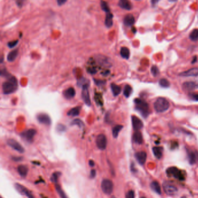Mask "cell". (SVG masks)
Masks as SVG:
<instances>
[{"label":"cell","mask_w":198,"mask_h":198,"mask_svg":"<svg viewBox=\"0 0 198 198\" xmlns=\"http://www.w3.org/2000/svg\"><path fill=\"white\" fill-rule=\"evenodd\" d=\"M2 91L4 94H10L14 92L18 88V81L13 76H11L2 83Z\"/></svg>","instance_id":"1"},{"label":"cell","mask_w":198,"mask_h":198,"mask_svg":"<svg viewBox=\"0 0 198 198\" xmlns=\"http://www.w3.org/2000/svg\"><path fill=\"white\" fill-rule=\"evenodd\" d=\"M18 172L19 174L23 178L27 176L28 173V167L25 165H19L18 167Z\"/></svg>","instance_id":"22"},{"label":"cell","mask_w":198,"mask_h":198,"mask_svg":"<svg viewBox=\"0 0 198 198\" xmlns=\"http://www.w3.org/2000/svg\"><path fill=\"white\" fill-rule=\"evenodd\" d=\"M55 189H56V191H57L58 194L60 196L61 198H68L65 192L64 191V190L62 189V188L61 187L60 185H59L58 184H56L55 185Z\"/></svg>","instance_id":"32"},{"label":"cell","mask_w":198,"mask_h":198,"mask_svg":"<svg viewBox=\"0 0 198 198\" xmlns=\"http://www.w3.org/2000/svg\"><path fill=\"white\" fill-rule=\"evenodd\" d=\"M110 87H111V89H112L113 95L115 97H117L120 94L121 91V88L120 86H117V85H116L114 83H112V84H111Z\"/></svg>","instance_id":"25"},{"label":"cell","mask_w":198,"mask_h":198,"mask_svg":"<svg viewBox=\"0 0 198 198\" xmlns=\"http://www.w3.org/2000/svg\"><path fill=\"white\" fill-rule=\"evenodd\" d=\"M197 61H198V58H197V56H195L193 58V59H192L191 63H192V64H195V63L197 62Z\"/></svg>","instance_id":"46"},{"label":"cell","mask_w":198,"mask_h":198,"mask_svg":"<svg viewBox=\"0 0 198 198\" xmlns=\"http://www.w3.org/2000/svg\"><path fill=\"white\" fill-rule=\"evenodd\" d=\"M182 88L187 91H192L198 89V81H186L183 83Z\"/></svg>","instance_id":"15"},{"label":"cell","mask_w":198,"mask_h":198,"mask_svg":"<svg viewBox=\"0 0 198 198\" xmlns=\"http://www.w3.org/2000/svg\"><path fill=\"white\" fill-rule=\"evenodd\" d=\"M132 127L134 130L135 132L140 131L142 129L143 127V123L140 119H139L136 116L133 115L132 116Z\"/></svg>","instance_id":"14"},{"label":"cell","mask_w":198,"mask_h":198,"mask_svg":"<svg viewBox=\"0 0 198 198\" xmlns=\"http://www.w3.org/2000/svg\"><path fill=\"white\" fill-rule=\"evenodd\" d=\"M65 129H66V127L63 124H58L57 126V130L59 132H65Z\"/></svg>","instance_id":"42"},{"label":"cell","mask_w":198,"mask_h":198,"mask_svg":"<svg viewBox=\"0 0 198 198\" xmlns=\"http://www.w3.org/2000/svg\"><path fill=\"white\" fill-rule=\"evenodd\" d=\"M18 55V50L17 49L12 51L7 55V58L8 61H9V62L14 61L16 59V58H17Z\"/></svg>","instance_id":"27"},{"label":"cell","mask_w":198,"mask_h":198,"mask_svg":"<svg viewBox=\"0 0 198 198\" xmlns=\"http://www.w3.org/2000/svg\"><path fill=\"white\" fill-rule=\"evenodd\" d=\"M153 153L154 154V156L158 159H160L163 155V148L161 146H154L152 149Z\"/></svg>","instance_id":"23"},{"label":"cell","mask_w":198,"mask_h":198,"mask_svg":"<svg viewBox=\"0 0 198 198\" xmlns=\"http://www.w3.org/2000/svg\"><path fill=\"white\" fill-rule=\"evenodd\" d=\"M132 140L135 143L141 144L143 142V137L141 132L137 131L134 133L132 136Z\"/></svg>","instance_id":"20"},{"label":"cell","mask_w":198,"mask_h":198,"mask_svg":"<svg viewBox=\"0 0 198 198\" xmlns=\"http://www.w3.org/2000/svg\"><path fill=\"white\" fill-rule=\"evenodd\" d=\"M151 188L154 191V192L157 193L159 195L161 194V188L157 181H153L151 184Z\"/></svg>","instance_id":"26"},{"label":"cell","mask_w":198,"mask_h":198,"mask_svg":"<svg viewBox=\"0 0 198 198\" xmlns=\"http://www.w3.org/2000/svg\"><path fill=\"white\" fill-rule=\"evenodd\" d=\"M123 23L126 26H132L135 23V18L132 14H127L124 18Z\"/></svg>","instance_id":"18"},{"label":"cell","mask_w":198,"mask_h":198,"mask_svg":"<svg viewBox=\"0 0 198 198\" xmlns=\"http://www.w3.org/2000/svg\"><path fill=\"white\" fill-rule=\"evenodd\" d=\"M113 15L112 13H110V12L106 13L105 21V26L107 27L110 28L112 26V25H113Z\"/></svg>","instance_id":"24"},{"label":"cell","mask_w":198,"mask_h":198,"mask_svg":"<svg viewBox=\"0 0 198 198\" xmlns=\"http://www.w3.org/2000/svg\"><path fill=\"white\" fill-rule=\"evenodd\" d=\"M96 144L100 150H105L107 146V139L104 134H99L96 139Z\"/></svg>","instance_id":"10"},{"label":"cell","mask_w":198,"mask_h":198,"mask_svg":"<svg viewBox=\"0 0 198 198\" xmlns=\"http://www.w3.org/2000/svg\"><path fill=\"white\" fill-rule=\"evenodd\" d=\"M135 159H137V160L138 162V163L141 165H143L146 162L147 154H146V153L144 151H140V152H137L135 154Z\"/></svg>","instance_id":"17"},{"label":"cell","mask_w":198,"mask_h":198,"mask_svg":"<svg viewBox=\"0 0 198 198\" xmlns=\"http://www.w3.org/2000/svg\"><path fill=\"white\" fill-rule=\"evenodd\" d=\"M134 101L135 105V109L138 110L144 118H146L150 113L149 104L141 98H135Z\"/></svg>","instance_id":"2"},{"label":"cell","mask_w":198,"mask_h":198,"mask_svg":"<svg viewBox=\"0 0 198 198\" xmlns=\"http://www.w3.org/2000/svg\"><path fill=\"white\" fill-rule=\"evenodd\" d=\"M61 176V172L56 171L55 173H54L52 174V176L51 177V181L53 183H55V184H56L57 182H58V178H59V177Z\"/></svg>","instance_id":"34"},{"label":"cell","mask_w":198,"mask_h":198,"mask_svg":"<svg viewBox=\"0 0 198 198\" xmlns=\"http://www.w3.org/2000/svg\"><path fill=\"white\" fill-rule=\"evenodd\" d=\"M132 92V88L130 85L127 84L125 86L124 90H123V94L126 98H129Z\"/></svg>","instance_id":"31"},{"label":"cell","mask_w":198,"mask_h":198,"mask_svg":"<svg viewBox=\"0 0 198 198\" xmlns=\"http://www.w3.org/2000/svg\"><path fill=\"white\" fill-rule=\"evenodd\" d=\"M123 128V126L122 125H117L113 127L112 130V135L115 138H117L119 132L121 131Z\"/></svg>","instance_id":"30"},{"label":"cell","mask_w":198,"mask_h":198,"mask_svg":"<svg viewBox=\"0 0 198 198\" xmlns=\"http://www.w3.org/2000/svg\"><path fill=\"white\" fill-rule=\"evenodd\" d=\"M120 55L122 58L128 59L130 58V52L129 49L126 47H122L120 50Z\"/></svg>","instance_id":"29"},{"label":"cell","mask_w":198,"mask_h":198,"mask_svg":"<svg viewBox=\"0 0 198 198\" xmlns=\"http://www.w3.org/2000/svg\"><path fill=\"white\" fill-rule=\"evenodd\" d=\"M100 7L101 8L103 11L105 12L106 13H108V12H110V8L109 7V5L108 4V3L105 1H101L100 2Z\"/></svg>","instance_id":"36"},{"label":"cell","mask_w":198,"mask_h":198,"mask_svg":"<svg viewBox=\"0 0 198 198\" xmlns=\"http://www.w3.org/2000/svg\"><path fill=\"white\" fill-rule=\"evenodd\" d=\"M189 97L191 99L194 101H198V93L190 92L189 94Z\"/></svg>","instance_id":"39"},{"label":"cell","mask_w":198,"mask_h":198,"mask_svg":"<svg viewBox=\"0 0 198 198\" xmlns=\"http://www.w3.org/2000/svg\"><path fill=\"white\" fill-rule=\"evenodd\" d=\"M81 97H82V99L84 100L86 105L89 106L91 105V99H90V97H89L87 84L83 86Z\"/></svg>","instance_id":"13"},{"label":"cell","mask_w":198,"mask_h":198,"mask_svg":"<svg viewBox=\"0 0 198 198\" xmlns=\"http://www.w3.org/2000/svg\"><path fill=\"white\" fill-rule=\"evenodd\" d=\"M189 38L193 41H197L198 40V29H195L193 30L189 34Z\"/></svg>","instance_id":"33"},{"label":"cell","mask_w":198,"mask_h":198,"mask_svg":"<svg viewBox=\"0 0 198 198\" xmlns=\"http://www.w3.org/2000/svg\"><path fill=\"white\" fill-rule=\"evenodd\" d=\"M166 173L168 177H173L180 181H184L186 178L185 171L178 169L176 167H170L166 170Z\"/></svg>","instance_id":"3"},{"label":"cell","mask_w":198,"mask_h":198,"mask_svg":"<svg viewBox=\"0 0 198 198\" xmlns=\"http://www.w3.org/2000/svg\"><path fill=\"white\" fill-rule=\"evenodd\" d=\"M71 125H77L79 127L81 128L84 126V124L80 119H76L72 121V122L71 123Z\"/></svg>","instance_id":"37"},{"label":"cell","mask_w":198,"mask_h":198,"mask_svg":"<svg viewBox=\"0 0 198 198\" xmlns=\"http://www.w3.org/2000/svg\"><path fill=\"white\" fill-rule=\"evenodd\" d=\"M126 198H135V193L132 190L128 191L126 195Z\"/></svg>","instance_id":"40"},{"label":"cell","mask_w":198,"mask_h":198,"mask_svg":"<svg viewBox=\"0 0 198 198\" xmlns=\"http://www.w3.org/2000/svg\"><path fill=\"white\" fill-rule=\"evenodd\" d=\"M76 95V91L72 87L67 88L64 92V95L66 99H72L75 97Z\"/></svg>","instance_id":"21"},{"label":"cell","mask_w":198,"mask_h":198,"mask_svg":"<svg viewBox=\"0 0 198 198\" xmlns=\"http://www.w3.org/2000/svg\"><path fill=\"white\" fill-rule=\"evenodd\" d=\"M188 159L190 165H194L198 161V152L197 150L192 149H188L187 150Z\"/></svg>","instance_id":"9"},{"label":"cell","mask_w":198,"mask_h":198,"mask_svg":"<svg viewBox=\"0 0 198 198\" xmlns=\"http://www.w3.org/2000/svg\"><path fill=\"white\" fill-rule=\"evenodd\" d=\"M7 144L13 149L16 151L17 152L22 154L24 152V149L22 145L19 143L17 141L13 139H10L7 141Z\"/></svg>","instance_id":"11"},{"label":"cell","mask_w":198,"mask_h":198,"mask_svg":"<svg viewBox=\"0 0 198 198\" xmlns=\"http://www.w3.org/2000/svg\"><path fill=\"white\" fill-rule=\"evenodd\" d=\"M23 158L22 157H12V160L13 161L15 162H19V161H22Z\"/></svg>","instance_id":"44"},{"label":"cell","mask_w":198,"mask_h":198,"mask_svg":"<svg viewBox=\"0 0 198 198\" xmlns=\"http://www.w3.org/2000/svg\"><path fill=\"white\" fill-rule=\"evenodd\" d=\"M158 2H159L158 1H151V3H152V4L153 5H154L155 4L157 3Z\"/></svg>","instance_id":"48"},{"label":"cell","mask_w":198,"mask_h":198,"mask_svg":"<svg viewBox=\"0 0 198 198\" xmlns=\"http://www.w3.org/2000/svg\"><path fill=\"white\" fill-rule=\"evenodd\" d=\"M14 186H15L16 190L20 194H21L22 195L26 196L27 198H35V197H34V195L32 194V192L25 187H24L23 185H22L19 183H16V184H15Z\"/></svg>","instance_id":"7"},{"label":"cell","mask_w":198,"mask_h":198,"mask_svg":"<svg viewBox=\"0 0 198 198\" xmlns=\"http://www.w3.org/2000/svg\"><path fill=\"white\" fill-rule=\"evenodd\" d=\"M88 164H89V165H90L91 167H94V166L95 165V163H94V162L93 160H89V162H88Z\"/></svg>","instance_id":"47"},{"label":"cell","mask_w":198,"mask_h":198,"mask_svg":"<svg viewBox=\"0 0 198 198\" xmlns=\"http://www.w3.org/2000/svg\"><path fill=\"white\" fill-rule=\"evenodd\" d=\"M37 132L35 130L30 129L27 130L21 134V136L25 141L28 143H32L34 136L35 135Z\"/></svg>","instance_id":"8"},{"label":"cell","mask_w":198,"mask_h":198,"mask_svg":"<svg viewBox=\"0 0 198 198\" xmlns=\"http://www.w3.org/2000/svg\"><path fill=\"white\" fill-rule=\"evenodd\" d=\"M163 188L165 194L169 196H174L178 192L177 188L171 182L167 181L163 182Z\"/></svg>","instance_id":"6"},{"label":"cell","mask_w":198,"mask_h":198,"mask_svg":"<svg viewBox=\"0 0 198 198\" xmlns=\"http://www.w3.org/2000/svg\"><path fill=\"white\" fill-rule=\"evenodd\" d=\"M159 85L163 88H168L170 87V82L166 78H162L159 81Z\"/></svg>","instance_id":"35"},{"label":"cell","mask_w":198,"mask_h":198,"mask_svg":"<svg viewBox=\"0 0 198 198\" xmlns=\"http://www.w3.org/2000/svg\"><path fill=\"white\" fill-rule=\"evenodd\" d=\"M101 189L106 195H110L113 190V184L109 179H104L101 182Z\"/></svg>","instance_id":"5"},{"label":"cell","mask_w":198,"mask_h":198,"mask_svg":"<svg viewBox=\"0 0 198 198\" xmlns=\"http://www.w3.org/2000/svg\"><path fill=\"white\" fill-rule=\"evenodd\" d=\"M96 174H97V171L95 170L94 169H92L91 170V172H90V175H89V177L91 178H94L95 176H96Z\"/></svg>","instance_id":"43"},{"label":"cell","mask_w":198,"mask_h":198,"mask_svg":"<svg viewBox=\"0 0 198 198\" xmlns=\"http://www.w3.org/2000/svg\"><path fill=\"white\" fill-rule=\"evenodd\" d=\"M37 119L40 123L46 126H50L51 124L50 117L46 113H41L38 114L37 115Z\"/></svg>","instance_id":"12"},{"label":"cell","mask_w":198,"mask_h":198,"mask_svg":"<svg viewBox=\"0 0 198 198\" xmlns=\"http://www.w3.org/2000/svg\"><path fill=\"white\" fill-rule=\"evenodd\" d=\"M66 2V1H64V0H59V1H57V3H58V5H62Z\"/></svg>","instance_id":"45"},{"label":"cell","mask_w":198,"mask_h":198,"mask_svg":"<svg viewBox=\"0 0 198 198\" xmlns=\"http://www.w3.org/2000/svg\"><path fill=\"white\" fill-rule=\"evenodd\" d=\"M80 110H81V107L80 106H77L76 108H73L72 109H71L70 110H69L67 115L68 116H78L80 112Z\"/></svg>","instance_id":"28"},{"label":"cell","mask_w":198,"mask_h":198,"mask_svg":"<svg viewBox=\"0 0 198 198\" xmlns=\"http://www.w3.org/2000/svg\"><path fill=\"white\" fill-rule=\"evenodd\" d=\"M145 198V197H142V198Z\"/></svg>","instance_id":"50"},{"label":"cell","mask_w":198,"mask_h":198,"mask_svg":"<svg viewBox=\"0 0 198 198\" xmlns=\"http://www.w3.org/2000/svg\"><path fill=\"white\" fill-rule=\"evenodd\" d=\"M170 107L169 102L163 97H159L154 103V108L158 113H163L168 110Z\"/></svg>","instance_id":"4"},{"label":"cell","mask_w":198,"mask_h":198,"mask_svg":"<svg viewBox=\"0 0 198 198\" xmlns=\"http://www.w3.org/2000/svg\"><path fill=\"white\" fill-rule=\"evenodd\" d=\"M180 76H185V77H191V76H198V68L197 67H193L185 72H183L180 73L179 75Z\"/></svg>","instance_id":"16"},{"label":"cell","mask_w":198,"mask_h":198,"mask_svg":"<svg viewBox=\"0 0 198 198\" xmlns=\"http://www.w3.org/2000/svg\"><path fill=\"white\" fill-rule=\"evenodd\" d=\"M116 198V197H114V196H113V197H112V198Z\"/></svg>","instance_id":"49"},{"label":"cell","mask_w":198,"mask_h":198,"mask_svg":"<svg viewBox=\"0 0 198 198\" xmlns=\"http://www.w3.org/2000/svg\"><path fill=\"white\" fill-rule=\"evenodd\" d=\"M118 5L122 9L128 11L131 10L132 8V4L131 2L127 0H120L118 3Z\"/></svg>","instance_id":"19"},{"label":"cell","mask_w":198,"mask_h":198,"mask_svg":"<svg viewBox=\"0 0 198 198\" xmlns=\"http://www.w3.org/2000/svg\"><path fill=\"white\" fill-rule=\"evenodd\" d=\"M18 40H15V41H10L8 43V47L10 48H12L14 47H15L18 43Z\"/></svg>","instance_id":"41"},{"label":"cell","mask_w":198,"mask_h":198,"mask_svg":"<svg viewBox=\"0 0 198 198\" xmlns=\"http://www.w3.org/2000/svg\"><path fill=\"white\" fill-rule=\"evenodd\" d=\"M151 72L154 77L158 76V75L159 74V68L157 67V66H155V65L152 66V67L151 69Z\"/></svg>","instance_id":"38"}]
</instances>
